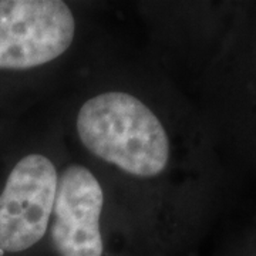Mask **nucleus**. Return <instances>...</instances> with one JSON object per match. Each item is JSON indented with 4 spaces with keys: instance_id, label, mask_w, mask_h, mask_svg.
<instances>
[{
    "instance_id": "3",
    "label": "nucleus",
    "mask_w": 256,
    "mask_h": 256,
    "mask_svg": "<svg viewBox=\"0 0 256 256\" xmlns=\"http://www.w3.org/2000/svg\"><path fill=\"white\" fill-rule=\"evenodd\" d=\"M58 174L43 154H26L0 186V256L24 254L46 235Z\"/></svg>"
},
{
    "instance_id": "4",
    "label": "nucleus",
    "mask_w": 256,
    "mask_h": 256,
    "mask_svg": "<svg viewBox=\"0 0 256 256\" xmlns=\"http://www.w3.org/2000/svg\"><path fill=\"white\" fill-rule=\"evenodd\" d=\"M104 192L92 172L68 165L57 180L50 235L60 256H102L100 216Z\"/></svg>"
},
{
    "instance_id": "2",
    "label": "nucleus",
    "mask_w": 256,
    "mask_h": 256,
    "mask_svg": "<svg viewBox=\"0 0 256 256\" xmlns=\"http://www.w3.org/2000/svg\"><path fill=\"white\" fill-rule=\"evenodd\" d=\"M73 13L60 0H0V73L26 72L72 46Z\"/></svg>"
},
{
    "instance_id": "1",
    "label": "nucleus",
    "mask_w": 256,
    "mask_h": 256,
    "mask_svg": "<svg viewBox=\"0 0 256 256\" xmlns=\"http://www.w3.org/2000/svg\"><path fill=\"white\" fill-rule=\"evenodd\" d=\"M77 134L92 156L132 176H156L168 164L164 126L127 92H104L86 101L77 116Z\"/></svg>"
}]
</instances>
